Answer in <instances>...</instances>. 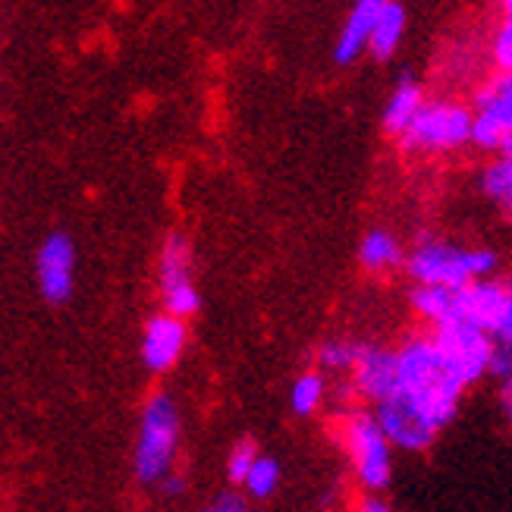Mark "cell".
<instances>
[{"label":"cell","mask_w":512,"mask_h":512,"mask_svg":"<svg viewBox=\"0 0 512 512\" xmlns=\"http://www.w3.org/2000/svg\"><path fill=\"white\" fill-rule=\"evenodd\" d=\"M462 393L431 337H412L396 352V396L437 434L456 418Z\"/></svg>","instance_id":"obj_1"},{"label":"cell","mask_w":512,"mask_h":512,"mask_svg":"<svg viewBox=\"0 0 512 512\" xmlns=\"http://www.w3.org/2000/svg\"><path fill=\"white\" fill-rule=\"evenodd\" d=\"M183 421L170 393H154L139 425V443H136V478L142 484H158L176 462L180 450Z\"/></svg>","instance_id":"obj_2"},{"label":"cell","mask_w":512,"mask_h":512,"mask_svg":"<svg viewBox=\"0 0 512 512\" xmlns=\"http://www.w3.org/2000/svg\"><path fill=\"white\" fill-rule=\"evenodd\" d=\"M497 267L500 258L491 249H459L437 239H425L409 255V274L418 283L431 286H462L469 280H484L494 277Z\"/></svg>","instance_id":"obj_3"},{"label":"cell","mask_w":512,"mask_h":512,"mask_svg":"<svg viewBox=\"0 0 512 512\" xmlns=\"http://www.w3.org/2000/svg\"><path fill=\"white\" fill-rule=\"evenodd\" d=\"M472 110L456 101H425L412 123L399 132V145L406 151H456L469 145Z\"/></svg>","instance_id":"obj_4"},{"label":"cell","mask_w":512,"mask_h":512,"mask_svg":"<svg viewBox=\"0 0 512 512\" xmlns=\"http://www.w3.org/2000/svg\"><path fill=\"white\" fill-rule=\"evenodd\" d=\"M465 321L481 327L487 337L497 343L512 340V293L500 280H469L462 286H453V315L447 324Z\"/></svg>","instance_id":"obj_5"},{"label":"cell","mask_w":512,"mask_h":512,"mask_svg":"<svg viewBox=\"0 0 512 512\" xmlns=\"http://www.w3.org/2000/svg\"><path fill=\"white\" fill-rule=\"evenodd\" d=\"M431 343L440 352L443 365L450 368V374L465 390H469L472 384H478L487 374V362H491V352L497 346L494 337H487L481 327L465 324V321L437 324Z\"/></svg>","instance_id":"obj_6"},{"label":"cell","mask_w":512,"mask_h":512,"mask_svg":"<svg viewBox=\"0 0 512 512\" xmlns=\"http://www.w3.org/2000/svg\"><path fill=\"white\" fill-rule=\"evenodd\" d=\"M346 450L365 491H384L393 478V447L371 412H352L346 418Z\"/></svg>","instance_id":"obj_7"},{"label":"cell","mask_w":512,"mask_h":512,"mask_svg":"<svg viewBox=\"0 0 512 512\" xmlns=\"http://www.w3.org/2000/svg\"><path fill=\"white\" fill-rule=\"evenodd\" d=\"M469 142H475L484 151H506L509 154V145H512V82H509V73L494 76L478 92L475 110H472Z\"/></svg>","instance_id":"obj_8"},{"label":"cell","mask_w":512,"mask_h":512,"mask_svg":"<svg viewBox=\"0 0 512 512\" xmlns=\"http://www.w3.org/2000/svg\"><path fill=\"white\" fill-rule=\"evenodd\" d=\"M158 277H161V293H164V308L176 318H189L198 311L202 299H198V289L192 283V255L189 246L180 233H173L164 242L161 264H158Z\"/></svg>","instance_id":"obj_9"},{"label":"cell","mask_w":512,"mask_h":512,"mask_svg":"<svg viewBox=\"0 0 512 512\" xmlns=\"http://www.w3.org/2000/svg\"><path fill=\"white\" fill-rule=\"evenodd\" d=\"M76 246L66 233H51L38 249V286L48 302L63 305L76 283Z\"/></svg>","instance_id":"obj_10"},{"label":"cell","mask_w":512,"mask_h":512,"mask_svg":"<svg viewBox=\"0 0 512 512\" xmlns=\"http://www.w3.org/2000/svg\"><path fill=\"white\" fill-rule=\"evenodd\" d=\"M374 421H377V428L384 431L387 443L396 450H406V453H421V450H428L437 431L428 428L425 421H421L403 399H399L396 393L381 399V403H374Z\"/></svg>","instance_id":"obj_11"},{"label":"cell","mask_w":512,"mask_h":512,"mask_svg":"<svg viewBox=\"0 0 512 512\" xmlns=\"http://www.w3.org/2000/svg\"><path fill=\"white\" fill-rule=\"evenodd\" d=\"M183 349H186V318H176L167 311V315L148 321L145 337H142V359L148 371L154 374L170 371L180 362Z\"/></svg>","instance_id":"obj_12"},{"label":"cell","mask_w":512,"mask_h":512,"mask_svg":"<svg viewBox=\"0 0 512 512\" xmlns=\"http://www.w3.org/2000/svg\"><path fill=\"white\" fill-rule=\"evenodd\" d=\"M352 384L355 393L365 396L368 403H381V399L396 393V352L381 346H362L359 359L352 365Z\"/></svg>","instance_id":"obj_13"},{"label":"cell","mask_w":512,"mask_h":512,"mask_svg":"<svg viewBox=\"0 0 512 512\" xmlns=\"http://www.w3.org/2000/svg\"><path fill=\"white\" fill-rule=\"evenodd\" d=\"M381 7H384V0H355L352 4V10L346 16V26L337 38V48H333V60H337L340 66H349L362 57Z\"/></svg>","instance_id":"obj_14"},{"label":"cell","mask_w":512,"mask_h":512,"mask_svg":"<svg viewBox=\"0 0 512 512\" xmlns=\"http://www.w3.org/2000/svg\"><path fill=\"white\" fill-rule=\"evenodd\" d=\"M406 35V10L396 4V0H384L381 13H377V22L371 29L368 48L377 60L393 57V51L399 48V41Z\"/></svg>","instance_id":"obj_15"},{"label":"cell","mask_w":512,"mask_h":512,"mask_svg":"<svg viewBox=\"0 0 512 512\" xmlns=\"http://www.w3.org/2000/svg\"><path fill=\"white\" fill-rule=\"evenodd\" d=\"M425 104V92H421V85L412 79V76H403L396 85V92L390 95L387 107H384V129L390 136H399L412 117L418 114V107Z\"/></svg>","instance_id":"obj_16"},{"label":"cell","mask_w":512,"mask_h":512,"mask_svg":"<svg viewBox=\"0 0 512 512\" xmlns=\"http://www.w3.org/2000/svg\"><path fill=\"white\" fill-rule=\"evenodd\" d=\"M359 261L368 267V271H377V274L390 271V267H396L399 261H403V246H399L393 233L371 230L359 246Z\"/></svg>","instance_id":"obj_17"},{"label":"cell","mask_w":512,"mask_h":512,"mask_svg":"<svg viewBox=\"0 0 512 512\" xmlns=\"http://www.w3.org/2000/svg\"><path fill=\"white\" fill-rule=\"evenodd\" d=\"M280 478H283V472H280L277 459L258 453L255 462H252V469L246 472V478H242V487H246L255 500H267L280 487Z\"/></svg>","instance_id":"obj_18"},{"label":"cell","mask_w":512,"mask_h":512,"mask_svg":"<svg viewBox=\"0 0 512 512\" xmlns=\"http://www.w3.org/2000/svg\"><path fill=\"white\" fill-rule=\"evenodd\" d=\"M481 192L491 198V202H497L500 208H509V202H512V161H509V154L497 158L481 173Z\"/></svg>","instance_id":"obj_19"},{"label":"cell","mask_w":512,"mask_h":512,"mask_svg":"<svg viewBox=\"0 0 512 512\" xmlns=\"http://www.w3.org/2000/svg\"><path fill=\"white\" fill-rule=\"evenodd\" d=\"M324 393H327V384L318 371H305L299 381L293 384V393H289V403H293V412L296 415H311L321 403H324Z\"/></svg>","instance_id":"obj_20"},{"label":"cell","mask_w":512,"mask_h":512,"mask_svg":"<svg viewBox=\"0 0 512 512\" xmlns=\"http://www.w3.org/2000/svg\"><path fill=\"white\" fill-rule=\"evenodd\" d=\"M359 343H349V340H330L321 346V365L330 371H352L355 359H359Z\"/></svg>","instance_id":"obj_21"},{"label":"cell","mask_w":512,"mask_h":512,"mask_svg":"<svg viewBox=\"0 0 512 512\" xmlns=\"http://www.w3.org/2000/svg\"><path fill=\"white\" fill-rule=\"evenodd\" d=\"M255 456H258V447H255L252 440L236 443V447L230 450V456H227V478L233 484H242V478H246V472L252 469Z\"/></svg>","instance_id":"obj_22"},{"label":"cell","mask_w":512,"mask_h":512,"mask_svg":"<svg viewBox=\"0 0 512 512\" xmlns=\"http://www.w3.org/2000/svg\"><path fill=\"white\" fill-rule=\"evenodd\" d=\"M494 63H497L500 73H509V66H512V26H509V19L494 35Z\"/></svg>","instance_id":"obj_23"},{"label":"cell","mask_w":512,"mask_h":512,"mask_svg":"<svg viewBox=\"0 0 512 512\" xmlns=\"http://www.w3.org/2000/svg\"><path fill=\"white\" fill-rule=\"evenodd\" d=\"M158 487L164 491V497H180L183 491H186V478L176 472V469H170L161 481H158Z\"/></svg>","instance_id":"obj_24"},{"label":"cell","mask_w":512,"mask_h":512,"mask_svg":"<svg viewBox=\"0 0 512 512\" xmlns=\"http://www.w3.org/2000/svg\"><path fill=\"white\" fill-rule=\"evenodd\" d=\"M208 512H252V509L242 503L239 497H220Z\"/></svg>","instance_id":"obj_25"},{"label":"cell","mask_w":512,"mask_h":512,"mask_svg":"<svg viewBox=\"0 0 512 512\" xmlns=\"http://www.w3.org/2000/svg\"><path fill=\"white\" fill-rule=\"evenodd\" d=\"M359 512H390V506H387L384 500L371 497V500H365V503H362V509H359Z\"/></svg>","instance_id":"obj_26"},{"label":"cell","mask_w":512,"mask_h":512,"mask_svg":"<svg viewBox=\"0 0 512 512\" xmlns=\"http://www.w3.org/2000/svg\"><path fill=\"white\" fill-rule=\"evenodd\" d=\"M509 4H512V0H500V7H503L506 13H509Z\"/></svg>","instance_id":"obj_27"}]
</instances>
